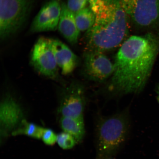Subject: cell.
Instances as JSON below:
<instances>
[{"label": "cell", "instance_id": "obj_11", "mask_svg": "<svg viewBox=\"0 0 159 159\" xmlns=\"http://www.w3.org/2000/svg\"><path fill=\"white\" fill-rule=\"evenodd\" d=\"M51 45L57 66L62 74H71L78 65V57L66 45L58 39H51Z\"/></svg>", "mask_w": 159, "mask_h": 159}, {"label": "cell", "instance_id": "obj_9", "mask_svg": "<svg viewBox=\"0 0 159 159\" xmlns=\"http://www.w3.org/2000/svg\"><path fill=\"white\" fill-rule=\"evenodd\" d=\"M61 11L60 0H51L41 8L31 26L32 33L53 31L58 28Z\"/></svg>", "mask_w": 159, "mask_h": 159}, {"label": "cell", "instance_id": "obj_4", "mask_svg": "<svg viewBox=\"0 0 159 159\" xmlns=\"http://www.w3.org/2000/svg\"><path fill=\"white\" fill-rule=\"evenodd\" d=\"M33 0H0V37L6 39L14 35L26 21Z\"/></svg>", "mask_w": 159, "mask_h": 159}, {"label": "cell", "instance_id": "obj_14", "mask_svg": "<svg viewBox=\"0 0 159 159\" xmlns=\"http://www.w3.org/2000/svg\"><path fill=\"white\" fill-rule=\"evenodd\" d=\"M75 15V23L80 32L87 31L94 24L95 15L89 6L81 10Z\"/></svg>", "mask_w": 159, "mask_h": 159}, {"label": "cell", "instance_id": "obj_10", "mask_svg": "<svg viewBox=\"0 0 159 159\" xmlns=\"http://www.w3.org/2000/svg\"><path fill=\"white\" fill-rule=\"evenodd\" d=\"M84 57L85 72L91 79L103 81L112 75L114 65L104 53L85 51Z\"/></svg>", "mask_w": 159, "mask_h": 159}, {"label": "cell", "instance_id": "obj_18", "mask_svg": "<svg viewBox=\"0 0 159 159\" xmlns=\"http://www.w3.org/2000/svg\"><path fill=\"white\" fill-rule=\"evenodd\" d=\"M57 136L51 129H45L41 139L45 144L53 146L57 142Z\"/></svg>", "mask_w": 159, "mask_h": 159}, {"label": "cell", "instance_id": "obj_8", "mask_svg": "<svg viewBox=\"0 0 159 159\" xmlns=\"http://www.w3.org/2000/svg\"><path fill=\"white\" fill-rule=\"evenodd\" d=\"M24 112L20 104L11 94H7L0 105L1 136L6 137L20 125L24 120Z\"/></svg>", "mask_w": 159, "mask_h": 159}, {"label": "cell", "instance_id": "obj_7", "mask_svg": "<svg viewBox=\"0 0 159 159\" xmlns=\"http://www.w3.org/2000/svg\"><path fill=\"white\" fill-rule=\"evenodd\" d=\"M80 85L72 83L61 92L58 112L61 117L83 119L84 92Z\"/></svg>", "mask_w": 159, "mask_h": 159}, {"label": "cell", "instance_id": "obj_3", "mask_svg": "<svg viewBox=\"0 0 159 159\" xmlns=\"http://www.w3.org/2000/svg\"><path fill=\"white\" fill-rule=\"evenodd\" d=\"M130 128L127 112L99 118L95 128L96 158L116 153L126 141Z\"/></svg>", "mask_w": 159, "mask_h": 159}, {"label": "cell", "instance_id": "obj_20", "mask_svg": "<svg viewBox=\"0 0 159 159\" xmlns=\"http://www.w3.org/2000/svg\"><path fill=\"white\" fill-rule=\"evenodd\" d=\"M158 101L159 102V91H158Z\"/></svg>", "mask_w": 159, "mask_h": 159}, {"label": "cell", "instance_id": "obj_1", "mask_svg": "<svg viewBox=\"0 0 159 159\" xmlns=\"http://www.w3.org/2000/svg\"><path fill=\"white\" fill-rule=\"evenodd\" d=\"M159 53V34L132 36L121 45L115 57L111 87L123 94L144 89Z\"/></svg>", "mask_w": 159, "mask_h": 159}, {"label": "cell", "instance_id": "obj_2", "mask_svg": "<svg viewBox=\"0 0 159 159\" xmlns=\"http://www.w3.org/2000/svg\"><path fill=\"white\" fill-rule=\"evenodd\" d=\"M89 7L95 19L85 33L86 51L104 53L121 45L128 36L130 20L119 0H95Z\"/></svg>", "mask_w": 159, "mask_h": 159}, {"label": "cell", "instance_id": "obj_16", "mask_svg": "<svg viewBox=\"0 0 159 159\" xmlns=\"http://www.w3.org/2000/svg\"><path fill=\"white\" fill-rule=\"evenodd\" d=\"M57 142L61 148L69 150L73 148L77 142L72 136L64 132L57 135Z\"/></svg>", "mask_w": 159, "mask_h": 159}, {"label": "cell", "instance_id": "obj_13", "mask_svg": "<svg viewBox=\"0 0 159 159\" xmlns=\"http://www.w3.org/2000/svg\"><path fill=\"white\" fill-rule=\"evenodd\" d=\"M60 124L63 131L74 137L77 142L82 141L85 134L84 119L61 117Z\"/></svg>", "mask_w": 159, "mask_h": 159}, {"label": "cell", "instance_id": "obj_19", "mask_svg": "<svg viewBox=\"0 0 159 159\" xmlns=\"http://www.w3.org/2000/svg\"><path fill=\"white\" fill-rule=\"evenodd\" d=\"M96 159H116L113 157L112 156H108L103 157L96 158Z\"/></svg>", "mask_w": 159, "mask_h": 159}, {"label": "cell", "instance_id": "obj_12", "mask_svg": "<svg viewBox=\"0 0 159 159\" xmlns=\"http://www.w3.org/2000/svg\"><path fill=\"white\" fill-rule=\"evenodd\" d=\"M60 32L71 44L78 42L80 32L75 23V14L68 9L66 4L61 3V11L58 27Z\"/></svg>", "mask_w": 159, "mask_h": 159}, {"label": "cell", "instance_id": "obj_5", "mask_svg": "<svg viewBox=\"0 0 159 159\" xmlns=\"http://www.w3.org/2000/svg\"><path fill=\"white\" fill-rule=\"evenodd\" d=\"M121 7L135 27L159 30V0H119Z\"/></svg>", "mask_w": 159, "mask_h": 159}, {"label": "cell", "instance_id": "obj_17", "mask_svg": "<svg viewBox=\"0 0 159 159\" xmlns=\"http://www.w3.org/2000/svg\"><path fill=\"white\" fill-rule=\"evenodd\" d=\"M89 3V0H67L66 4L68 9L75 14L85 8Z\"/></svg>", "mask_w": 159, "mask_h": 159}, {"label": "cell", "instance_id": "obj_6", "mask_svg": "<svg viewBox=\"0 0 159 159\" xmlns=\"http://www.w3.org/2000/svg\"><path fill=\"white\" fill-rule=\"evenodd\" d=\"M31 61L38 72L53 80L59 78L58 67L52 49L51 39L39 38L33 48Z\"/></svg>", "mask_w": 159, "mask_h": 159}, {"label": "cell", "instance_id": "obj_15", "mask_svg": "<svg viewBox=\"0 0 159 159\" xmlns=\"http://www.w3.org/2000/svg\"><path fill=\"white\" fill-rule=\"evenodd\" d=\"M45 128L24 119L21 124L12 133L13 135L25 134L36 139H41Z\"/></svg>", "mask_w": 159, "mask_h": 159}]
</instances>
